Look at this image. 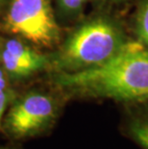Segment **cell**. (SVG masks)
<instances>
[{
	"mask_svg": "<svg viewBox=\"0 0 148 149\" xmlns=\"http://www.w3.org/2000/svg\"><path fill=\"white\" fill-rule=\"evenodd\" d=\"M136 29L140 40L148 45V0L141 4L137 14Z\"/></svg>",
	"mask_w": 148,
	"mask_h": 149,
	"instance_id": "obj_7",
	"label": "cell"
},
{
	"mask_svg": "<svg viewBox=\"0 0 148 149\" xmlns=\"http://www.w3.org/2000/svg\"><path fill=\"white\" fill-rule=\"evenodd\" d=\"M0 149H9V148H0Z\"/></svg>",
	"mask_w": 148,
	"mask_h": 149,
	"instance_id": "obj_12",
	"label": "cell"
},
{
	"mask_svg": "<svg viewBox=\"0 0 148 149\" xmlns=\"http://www.w3.org/2000/svg\"><path fill=\"white\" fill-rule=\"evenodd\" d=\"M2 52V51H1ZM1 52H0V56H1Z\"/></svg>",
	"mask_w": 148,
	"mask_h": 149,
	"instance_id": "obj_13",
	"label": "cell"
},
{
	"mask_svg": "<svg viewBox=\"0 0 148 149\" xmlns=\"http://www.w3.org/2000/svg\"><path fill=\"white\" fill-rule=\"evenodd\" d=\"M9 99H10V93L8 90L0 91V125H1V119L6 108H7Z\"/></svg>",
	"mask_w": 148,
	"mask_h": 149,
	"instance_id": "obj_8",
	"label": "cell"
},
{
	"mask_svg": "<svg viewBox=\"0 0 148 149\" xmlns=\"http://www.w3.org/2000/svg\"><path fill=\"white\" fill-rule=\"evenodd\" d=\"M2 1H3V0H0V6H1V3H2Z\"/></svg>",
	"mask_w": 148,
	"mask_h": 149,
	"instance_id": "obj_11",
	"label": "cell"
},
{
	"mask_svg": "<svg viewBox=\"0 0 148 149\" xmlns=\"http://www.w3.org/2000/svg\"><path fill=\"white\" fill-rule=\"evenodd\" d=\"M58 102L50 94L27 93L14 104L5 119V131L14 139L34 137L46 131L58 116Z\"/></svg>",
	"mask_w": 148,
	"mask_h": 149,
	"instance_id": "obj_4",
	"label": "cell"
},
{
	"mask_svg": "<svg viewBox=\"0 0 148 149\" xmlns=\"http://www.w3.org/2000/svg\"><path fill=\"white\" fill-rule=\"evenodd\" d=\"M54 84L68 96L112 99L120 103L148 98V51L128 42L101 65L77 71H61Z\"/></svg>",
	"mask_w": 148,
	"mask_h": 149,
	"instance_id": "obj_1",
	"label": "cell"
},
{
	"mask_svg": "<svg viewBox=\"0 0 148 149\" xmlns=\"http://www.w3.org/2000/svg\"><path fill=\"white\" fill-rule=\"evenodd\" d=\"M7 78H6L5 71L2 68H0V91H5L7 90Z\"/></svg>",
	"mask_w": 148,
	"mask_h": 149,
	"instance_id": "obj_10",
	"label": "cell"
},
{
	"mask_svg": "<svg viewBox=\"0 0 148 149\" xmlns=\"http://www.w3.org/2000/svg\"><path fill=\"white\" fill-rule=\"evenodd\" d=\"M128 42L114 22L98 17L74 31L59 53L62 71H77L101 65L118 54Z\"/></svg>",
	"mask_w": 148,
	"mask_h": 149,
	"instance_id": "obj_2",
	"label": "cell"
},
{
	"mask_svg": "<svg viewBox=\"0 0 148 149\" xmlns=\"http://www.w3.org/2000/svg\"><path fill=\"white\" fill-rule=\"evenodd\" d=\"M4 69L14 78H25L42 69L47 64L45 56L25 45L18 40H10L1 52Z\"/></svg>",
	"mask_w": 148,
	"mask_h": 149,
	"instance_id": "obj_5",
	"label": "cell"
},
{
	"mask_svg": "<svg viewBox=\"0 0 148 149\" xmlns=\"http://www.w3.org/2000/svg\"><path fill=\"white\" fill-rule=\"evenodd\" d=\"M6 26L10 32L42 46L52 45L60 37L49 0H13Z\"/></svg>",
	"mask_w": 148,
	"mask_h": 149,
	"instance_id": "obj_3",
	"label": "cell"
},
{
	"mask_svg": "<svg viewBox=\"0 0 148 149\" xmlns=\"http://www.w3.org/2000/svg\"><path fill=\"white\" fill-rule=\"evenodd\" d=\"M62 6L68 11H76L81 8L85 0H60Z\"/></svg>",
	"mask_w": 148,
	"mask_h": 149,
	"instance_id": "obj_9",
	"label": "cell"
},
{
	"mask_svg": "<svg viewBox=\"0 0 148 149\" xmlns=\"http://www.w3.org/2000/svg\"><path fill=\"white\" fill-rule=\"evenodd\" d=\"M122 104L124 111L121 134L138 148L148 149V98Z\"/></svg>",
	"mask_w": 148,
	"mask_h": 149,
	"instance_id": "obj_6",
	"label": "cell"
}]
</instances>
